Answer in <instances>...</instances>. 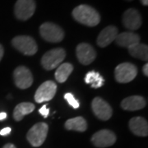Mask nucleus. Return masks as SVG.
I'll list each match as a JSON object with an SVG mask.
<instances>
[{"instance_id":"obj_26","label":"nucleus","mask_w":148,"mask_h":148,"mask_svg":"<svg viewBox=\"0 0 148 148\" xmlns=\"http://www.w3.org/2000/svg\"><path fill=\"white\" fill-rule=\"evenodd\" d=\"M143 74H144L146 77H147L148 76V64H146L144 66H143Z\"/></svg>"},{"instance_id":"obj_8","label":"nucleus","mask_w":148,"mask_h":148,"mask_svg":"<svg viewBox=\"0 0 148 148\" xmlns=\"http://www.w3.org/2000/svg\"><path fill=\"white\" fill-rule=\"evenodd\" d=\"M13 79L16 86L20 89H27L33 83L32 72L25 66H19L14 70Z\"/></svg>"},{"instance_id":"obj_2","label":"nucleus","mask_w":148,"mask_h":148,"mask_svg":"<svg viewBox=\"0 0 148 148\" xmlns=\"http://www.w3.org/2000/svg\"><path fill=\"white\" fill-rule=\"evenodd\" d=\"M40 34L45 40L51 43H58L64 38V30L52 22H45L40 27Z\"/></svg>"},{"instance_id":"obj_3","label":"nucleus","mask_w":148,"mask_h":148,"mask_svg":"<svg viewBox=\"0 0 148 148\" xmlns=\"http://www.w3.org/2000/svg\"><path fill=\"white\" fill-rule=\"evenodd\" d=\"M66 57V52L63 48H56L48 51L43 55L41 65L46 70H53L58 67Z\"/></svg>"},{"instance_id":"obj_19","label":"nucleus","mask_w":148,"mask_h":148,"mask_svg":"<svg viewBox=\"0 0 148 148\" xmlns=\"http://www.w3.org/2000/svg\"><path fill=\"white\" fill-rule=\"evenodd\" d=\"M65 127L68 130H73L77 132H85L87 129V123L83 117H76L70 119L65 123Z\"/></svg>"},{"instance_id":"obj_7","label":"nucleus","mask_w":148,"mask_h":148,"mask_svg":"<svg viewBox=\"0 0 148 148\" xmlns=\"http://www.w3.org/2000/svg\"><path fill=\"white\" fill-rule=\"evenodd\" d=\"M36 8L35 0H17L14 7V14L18 20L27 21L33 16Z\"/></svg>"},{"instance_id":"obj_4","label":"nucleus","mask_w":148,"mask_h":148,"mask_svg":"<svg viewBox=\"0 0 148 148\" xmlns=\"http://www.w3.org/2000/svg\"><path fill=\"white\" fill-rule=\"evenodd\" d=\"M12 45L25 55H34L38 50L35 40L28 36H18L12 40Z\"/></svg>"},{"instance_id":"obj_13","label":"nucleus","mask_w":148,"mask_h":148,"mask_svg":"<svg viewBox=\"0 0 148 148\" xmlns=\"http://www.w3.org/2000/svg\"><path fill=\"white\" fill-rule=\"evenodd\" d=\"M77 59L83 65L91 64L96 58V52L95 49L87 43H81L76 49Z\"/></svg>"},{"instance_id":"obj_12","label":"nucleus","mask_w":148,"mask_h":148,"mask_svg":"<svg viewBox=\"0 0 148 148\" xmlns=\"http://www.w3.org/2000/svg\"><path fill=\"white\" fill-rule=\"evenodd\" d=\"M143 23L142 16L139 12L135 8H129L123 12V24L131 32L138 30Z\"/></svg>"},{"instance_id":"obj_25","label":"nucleus","mask_w":148,"mask_h":148,"mask_svg":"<svg viewBox=\"0 0 148 148\" xmlns=\"http://www.w3.org/2000/svg\"><path fill=\"white\" fill-rule=\"evenodd\" d=\"M11 131H12L11 127H4V128H3V129L0 131V135H1V136H7V135H9Z\"/></svg>"},{"instance_id":"obj_17","label":"nucleus","mask_w":148,"mask_h":148,"mask_svg":"<svg viewBox=\"0 0 148 148\" xmlns=\"http://www.w3.org/2000/svg\"><path fill=\"white\" fill-rule=\"evenodd\" d=\"M114 41L119 46L129 48L135 44L140 43V36L132 32H122L118 34Z\"/></svg>"},{"instance_id":"obj_30","label":"nucleus","mask_w":148,"mask_h":148,"mask_svg":"<svg viewBox=\"0 0 148 148\" xmlns=\"http://www.w3.org/2000/svg\"><path fill=\"white\" fill-rule=\"evenodd\" d=\"M140 1H141V3H142L144 6L148 5V0H140Z\"/></svg>"},{"instance_id":"obj_28","label":"nucleus","mask_w":148,"mask_h":148,"mask_svg":"<svg viewBox=\"0 0 148 148\" xmlns=\"http://www.w3.org/2000/svg\"><path fill=\"white\" fill-rule=\"evenodd\" d=\"M3 53H4V49H3V45H0V61H1V59H2L3 56Z\"/></svg>"},{"instance_id":"obj_6","label":"nucleus","mask_w":148,"mask_h":148,"mask_svg":"<svg viewBox=\"0 0 148 148\" xmlns=\"http://www.w3.org/2000/svg\"><path fill=\"white\" fill-rule=\"evenodd\" d=\"M138 69L134 64L123 63L118 65L114 71V77L118 82L127 83L137 77Z\"/></svg>"},{"instance_id":"obj_11","label":"nucleus","mask_w":148,"mask_h":148,"mask_svg":"<svg viewBox=\"0 0 148 148\" xmlns=\"http://www.w3.org/2000/svg\"><path fill=\"white\" fill-rule=\"evenodd\" d=\"M91 109L95 115L99 119L106 121L109 120L112 116V108L111 106L100 97H95L91 102Z\"/></svg>"},{"instance_id":"obj_27","label":"nucleus","mask_w":148,"mask_h":148,"mask_svg":"<svg viewBox=\"0 0 148 148\" xmlns=\"http://www.w3.org/2000/svg\"><path fill=\"white\" fill-rule=\"evenodd\" d=\"M7 116H8L7 113H5V112H1V113H0V120L5 119L6 118H7Z\"/></svg>"},{"instance_id":"obj_14","label":"nucleus","mask_w":148,"mask_h":148,"mask_svg":"<svg viewBox=\"0 0 148 148\" xmlns=\"http://www.w3.org/2000/svg\"><path fill=\"white\" fill-rule=\"evenodd\" d=\"M119 32L116 27L114 26H109L103 29L97 37L96 43L101 48H105L108 46L110 44L115 40V38L118 36Z\"/></svg>"},{"instance_id":"obj_23","label":"nucleus","mask_w":148,"mask_h":148,"mask_svg":"<svg viewBox=\"0 0 148 148\" xmlns=\"http://www.w3.org/2000/svg\"><path fill=\"white\" fill-rule=\"evenodd\" d=\"M64 98H65V100L68 101V103H69V105L72 106L73 108H74V109L79 108V102L75 99L74 95H73L72 93H66V94L64 95Z\"/></svg>"},{"instance_id":"obj_29","label":"nucleus","mask_w":148,"mask_h":148,"mask_svg":"<svg viewBox=\"0 0 148 148\" xmlns=\"http://www.w3.org/2000/svg\"><path fill=\"white\" fill-rule=\"evenodd\" d=\"M3 148H16V147H15L13 144L8 143V144H6L5 146H3Z\"/></svg>"},{"instance_id":"obj_21","label":"nucleus","mask_w":148,"mask_h":148,"mask_svg":"<svg viewBox=\"0 0 148 148\" xmlns=\"http://www.w3.org/2000/svg\"><path fill=\"white\" fill-rule=\"evenodd\" d=\"M73 66L69 63L60 64L55 72V78L58 82L63 83L69 78L70 74L73 73Z\"/></svg>"},{"instance_id":"obj_22","label":"nucleus","mask_w":148,"mask_h":148,"mask_svg":"<svg viewBox=\"0 0 148 148\" xmlns=\"http://www.w3.org/2000/svg\"><path fill=\"white\" fill-rule=\"evenodd\" d=\"M85 82L86 84L90 85L91 87H93V88H100L104 85L105 80L101 77V74L99 73H96V72H94V71H90L86 75Z\"/></svg>"},{"instance_id":"obj_16","label":"nucleus","mask_w":148,"mask_h":148,"mask_svg":"<svg viewBox=\"0 0 148 148\" xmlns=\"http://www.w3.org/2000/svg\"><path fill=\"white\" fill-rule=\"evenodd\" d=\"M129 128L133 134L139 137L148 135L147 121L142 117H134L129 121Z\"/></svg>"},{"instance_id":"obj_1","label":"nucleus","mask_w":148,"mask_h":148,"mask_svg":"<svg viewBox=\"0 0 148 148\" xmlns=\"http://www.w3.org/2000/svg\"><path fill=\"white\" fill-rule=\"evenodd\" d=\"M73 18L81 24L86 27H95L101 21V16L94 8L82 4L74 8L72 12Z\"/></svg>"},{"instance_id":"obj_10","label":"nucleus","mask_w":148,"mask_h":148,"mask_svg":"<svg viewBox=\"0 0 148 148\" xmlns=\"http://www.w3.org/2000/svg\"><path fill=\"white\" fill-rule=\"evenodd\" d=\"M91 142L96 147H108L115 143L116 136L110 130L103 129L95 132L91 138Z\"/></svg>"},{"instance_id":"obj_5","label":"nucleus","mask_w":148,"mask_h":148,"mask_svg":"<svg viewBox=\"0 0 148 148\" xmlns=\"http://www.w3.org/2000/svg\"><path fill=\"white\" fill-rule=\"evenodd\" d=\"M48 125L45 123H38L27 132V138L30 144L37 147L41 146L46 139L48 133Z\"/></svg>"},{"instance_id":"obj_24","label":"nucleus","mask_w":148,"mask_h":148,"mask_svg":"<svg viewBox=\"0 0 148 148\" xmlns=\"http://www.w3.org/2000/svg\"><path fill=\"white\" fill-rule=\"evenodd\" d=\"M39 113H40L44 118H47L48 115H49V110L47 108V106L45 105V106H43L39 110Z\"/></svg>"},{"instance_id":"obj_9","label":"nucleus","mask_w":148,"mask_h":148,"mask_svg":"<svg viewBox=\"0 0 148 148\" xmlns=\"http://www.w3.org/2000/svg\"><path fill=\"white\" fill-rule=\"evenodd\" d=\"M57 91V85L53 81H46L37 89L35 94V101L37 103L52 100Z\"/></svg>"},{"instance_id":"obj_31","label":"nucleus","mask_w":148,"mask_h":148,"mask_svg":"<svg viewBox=\"0 0 148 148\" xmlns=\"http://www.w3.org/2000/svg\"><path fill=\"white\" fill-rule=\"evenodd\" d=\"M126 1H128V2H130V1H132V0H126Z\"/></svg>"},{"instance_id":"obj_20","label":"nucleus","mask_w":148,"mask_h":148,"mask_svg":"<svg viewBox=\"0 0 148 148\" xmlns=\"http://www.w3.org/2000/svg\"><path fill=\"white\" fill-rule=\"evenodd\" d=\"M128 49V52L134 58H139L144 61H147L148 59V47L147 45L138 43Z\"/></svg>"},{"instance_id":"obj_15","label":"nucleus","mask_w":148,"mask_h":148,"mask_svg":"<svg viewBox=\"0 0 148 148\" xmlns=\"http://www.w3.org/2000/svg\"><path fill=\"white\" fill-rule=\"evenodd\" d=\"M147 105L145 98L140 95H132L125 98L121 102L123 110L128 111L139 110L143 109Z\"/></svg>"},{"instance_id":"obj_18","label":"nucleus","mask_w":148,"mask_h":148,"mask_svg":"<svg viewBox=\"0 0 148 148\" xmlns=\"http://www.w3.org/2000/svg\"><path fill=\"white\" fill-rule=\"evenodd\" d=\"M35 110V106L30 102H22L15 107L13 111V118L16 121H21L23 117L31 114Z\"/></svg>"}]
</instances>
